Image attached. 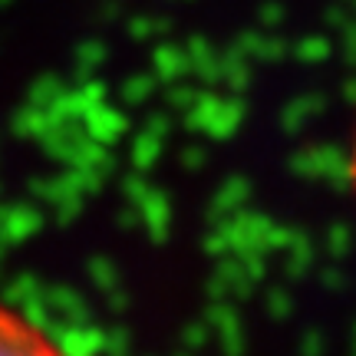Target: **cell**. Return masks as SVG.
I'll list each match as a JSON object with an SVG mask.
<instances>
[{"label":"cell","mask_w":356,"mask_h":356,"mask_svg":"<svg viewBox=\"0 0 356 356\" xmlns=\"http://www.w3.org/2000/svg\"><path fill=\"white\" fill-rule=\"evenodd\" d=\"M0 356H76L50 333L0 300Z\"/></svg>","instance_id":"1"},{"label":"cell","mask_w":356,"mask_h":356,"mask_svg":"<svg viewBox=\"0 0 356 356\" xmlns=\"http://www.w3.org/2000/svg\"><path fill=\"white\" fill-rule=\"evenodd\" d=\"M350 178H353V191H356V129H353V152H350Z\"/></svg>","instance_id":"2"}]
</instances>
